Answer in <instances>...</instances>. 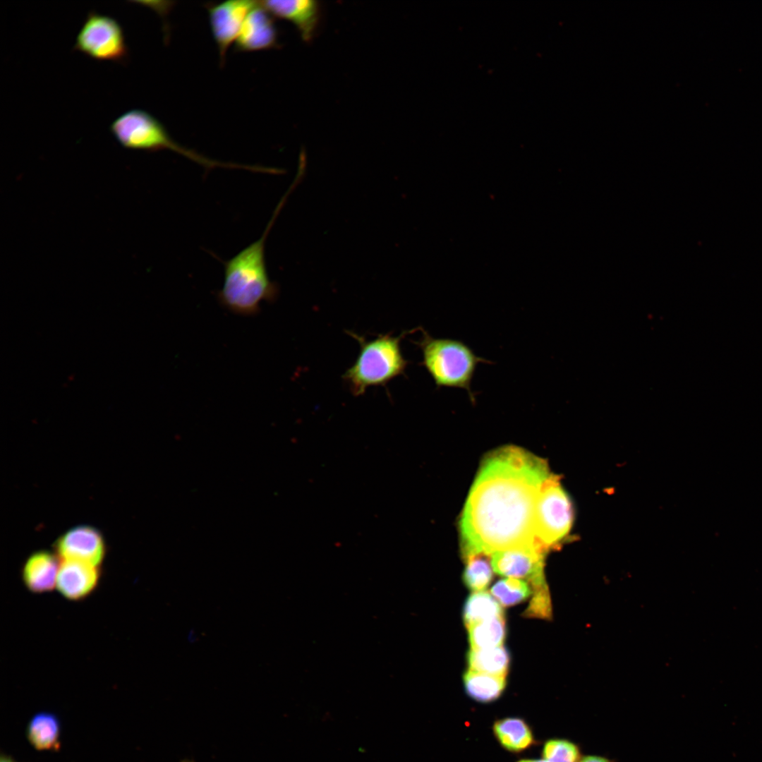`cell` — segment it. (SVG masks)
Instances as JSON below:
<instances>
[{"mask_svg": "<svg viewBox=\"0 0 762 762\" xmlns=\"http://www.w3.org/2000/svg\"><path fill=\"white\" fill-rule=\"evenodd\" d=\"M550 475L544 459L524 449L508 446L489 453L480 464L461 515L463 557L540 547L535 540L536 506Z\"/></svg>", "mask_w": 762, "mask_h": 762, "instance_id": "1", "label": "cell"}, {"mask_svg": "<svg viewBox=\"0 0 762 762\" xmlns=\"http://www.w3.org/2000/svg\"><path fill=\"white\" fill-rule=\"evenodd\" d=\"M275 210L262 236L224 264V283L218 293L220 303L241 315L257 313L262 301L275 298L276 284L269 278L265 262V242L284 203Z\"/></svg>", "mask_w": 762, "mask_h": 762, "instance_id": "2", "label": "cell"}, {"mask_svg": "<svg viewBox=\"0 0 762 762\" xmlns=\"http://www.w3.org/2000/svg\"><path fill=\"white\" fill-rule=\"evenodd\" d=\"M422 337L414 342L422 353L421 365L425 368L437 388L464 389L471 402L476 401L477 394L472 390V381L480 363L492 361L476 355L473 349L459 339L435 338L420 328Z\"/></svg>", "mask_w": 762, "mask_h": 762, "instance_id": "3", "label": "cell"}, {"mask_svg": "<svg viewBox=\"0 0 762 762\" xmlns=\"http://www.w3.org/2000/svg\"><path fill=\"white\" fill-rule=\"evenodd\" d=\"M409 332L397 337L380 334L368 341L349 332L360 346L358 357L342 376L351 393L357 397L370 387L385 386L395 377L404 375L409 364L404 358L401 341Z\"/></svg>", "mask_w": 762, "mask_h": 762, "instance_id": "4", "label": "cell"}, {"mask_svg": "<svg viewBox=\"0 0 762 762\" xmlns=\"http://www.w3.org/2000/svg\"><path fill=\"white\" fill-rule=\"evenodd\" d=\"M110 131L128 149L153 152L169 150L207 169L229 167L228 163L208 159L178 144L156 118L142 109H131L120 115L111 124Z\"/></svg>", "mask_w": 762, "mask_h": 762, "instance_id": "5", "label": "cell"}, {"mask_svg": "<svg viewBox=\"0 0 762 762\" xmlns=\"http://www.w3.org/2000/svg\"><path fill=\"white\" fill-rule=\"evenodd\" d=\"M574 509L558 476L551 475L538 496L534 523L536 543L546 551L561 542L569 533Z\"/></svg>", "mask_w": 762, "mask_h": 762, "instance_id": "6", "label": "cell"}, {"mask_svg": "<svg viewBox=\"0 0 762 762\" xmlns=\"http://www.w3.org/2000/svg\"><path fill=\"white\" fill-rule=\"evenodd\" d=\"M74 49L98 61L124 63L128 56L123 29L108 16L90 12L75 38Z\"/></svg>", "mask_w": 762, "mask_h": 762, "instance_id": "7", "label": "cell"}, {"mask_svg": "<svg viewBox=\"0 0 762 762\" xmlns=\"http://www.w3.org/2000/svg\"><path fill=\"white\" fill-rule=\"evenodd\" d=\"M546 552L532 546L494 552L491 555L493 571L499 575L526 579L532 590L547 586L543 573Z\"/></svg>", "mask_w": 762, "mask_h": 762, "instance_id": "8", "label": "cell"}, {"mask_svg": "<svg viewBox=\"0 0 762 762\" xmlns=\"http://www.w3.org/2000/svg\"><path fill=\"white\" fill-rule=\"evenodd\" d=\"M258 4L257 1L229 0L207 6L210 26L221 64L224 63L226 52L236 42L246 17Z\"/></svg>", "mask_w": 762, "mask_h": 762, "instance_id": "9", "label": "cell"}, {"mask_svg": "<svg viewBox=\"0 0 762 762\" xmlns=\"http://www.w3.org/2000/svg\"><path fill=\"white\" fill-rule=\"evenodd\" d=\"M56 551L64 560L85 562L99 566L106 554V545L99 531L89 526H78L61 536Z\"/></svg>", "mask_w": 762, "mask_h": 762, "instance_id": "10", "label": "cell"}, {"mask_svg": "<svg viewBox=\"0 0 762 762\" xmlns=\"http://www.w3.org/2000/svg\"><path fill=\"white\" fill-rule=\"evenodd\" d=\"M100 576L97 566L78 560H64L59 566L56 587L64 598L80 601L95 591Z\"/></svg>", "mask_w": 762, "mask_h": 762, "instance_id": "11", "label": "cell"}, {"mask_svg": "<svg viewBox=\"0 0 762 762\" xmlns=\"http://www.w3.org/2000/svg\"><path fill=\"white\" fill-rule=\"evenodd\" d=\"M273 16L258 1L246 17L235 42L237 52L270 49L278 45V32Z\"/></svg>", "mask_w": 762, "mask_h": 762, "instance_id": "12", "label": "cell"}, {"mask_svg": "<svg viewBox=\"0 0 762 762\" xmlns=\"http://www.w3.org/2000/svg\"><path fill=\"white\" fill-rule=\"evenodd\" d=\"M260 4L272 16L291 22L298 29L301 37L309 42L318 28L320 9L318 1L313 0H268Z\"/></svg>", "mask_w": 762, "mask_h": 762, "instance_id": "13", "label": "cell"}, {"mask_svg": "<svg viewBox=\"0 0 762 762\" xmlns=\"http://www.w3.org/2000/svg\"><path fill=\"white\" fill-rule=\"evenodd\" d=\"M59 562L53 553L40 550L30 555L22 569V581L32 593H49L55 588Z\"/></svg>", "mask_w": 762, "mask_h": 762, "instance_id": "14", "label": "cell"}, {"mask_svg": "<svg viewBox=\"0 0 762 762\" xmlns=\"http://www.w3.org/2000/svg\"><path fill=\"white\" fill-rule=\"evenodd\" d=\"M25 735L29 744L38 751H56L61 746V722L54 713L42 711L29 720Z\"/></svg>", "mask_w": 762, "mask_h": 762, "instance_id": "15", "label": "cell"}, {"mask_svg": "<svg viewBox=\"0 0 762 762\" xmlns=\"http://www.w3.org/2000/svg\"><path fill=\"white\" fill-rule=\"evenodd\" d=\"M492 732L502 747L512 753L522 752L535 742L531 728L523 718L518 717L495 720Z\"/></svg>", "mask_w": 762, "mask_h": 762, "instance_id": "16", "label": "cell"}, {"mask_svg": "<svg viewBox=\"0 0 762 762\" xmlns=\"http://www.w3.org/2000/svg\"><path fill=\"white\" fill-rule=\"evenodd\" d=\"M464 687L468 696L480 703L497 700L504 691L506 677L488 675L468 670L464 675Z\"/></svg>", "mask_w": 762, "mask_h": 762, "instance_id": "17", "label": "cell"}, {"mask_svg": "<svg viewBox=\"0 0 762 762\" xmlns=\"http://www.w3.org/2000/svg\"><path fill=\"white\" fill-rule=\"evenodd\" d=\"M509 654L502 646L485 649H471L468 654L469 670L497 676H507Z\"/></svg>", "mask_w": 762, "mask_h": 762, "instance_id": "18", "label": "cell"}, {"mask_svg": "<svg viewBox=\"0 0 762 762\" xmlns=\"http://www.w3.org/2000/svg\"><path fill=\"white\" fill-rule=\"evenodd\" d=\"M471 649H485L502 646L506 636L504 616L490 619L467 627Z\"/></svg>", "mask_w": 762, "mask_h": 762, "instance_id": "19", "label": "cell"}, {"mask_svg": "<svg viewBox=\"0 0 762 762\" xmlns=\"http://www.w3.org/2000/svg\"><path fill=\"white\" fill-rule=\"evenodd\" d=\"M500 616H504L501 605L488 592H473L465 602L463 619L466 627Z\"/></svg>", "mask_w": 762, "mask_h": 762, "instance_id": "20", "label": "cell"}, {"mask_svg": "<svg viewBox=\"0 0 762 762\" xmlns=\"http://www.w3.org/2000/svg\"><path fill=\"white\" fill-rule=\"evenodd\" d=\"M466 567L463 573L464 584L474 592L484 591L492 578L491 556L476 554L464 558Z\"/></svg>", "mask_w": 762, "mask_h": 762, "instance_id": "21", "label": "cell"}, {"mask_svg": "<svg viewBox=\"0 0 762 762\" xmlns=\"http://www.w3.org/2000/svg\"><path fill=\"white\" fill-rule=\"evenodd\" d=\"M490 592L498 603L504 607L521 603L532 595L531 587L526 581L510 577L496 582Z\"/></svg>", "mask_w": 762, "mask_h": 762, "instance_id": "22", "label": "cell"}, {"mask_svg": "<svg viewBox=\"0 0 762 762\" xmlns=\"http://www.w3.org/2000/svg\"><path fill=\"white\" fill-rule=\"evenodd\" d=\"M582 756L579 746L567 739H550L542 749L543 758L550 762H579Z\"/></svg>", "mask_w": 762, "mask_h": 762, "instance_id": "23", "label": "cell"}, {"mask_svg": "<svg viewBox=\"0 0 762 762\" xmlns=\"http://www.w3.org/2000/svg\"><path fill=\"white\" fill-rule=\"evenodd\" d=\"M530 605L525 615L531 617L545 618L550 615V602L548 587L532 591Z\"/></svg>", "mask_w": 762, "mask_h": 762, "instance_id": "24", "label": "cell"}, {"mask_svg": "<svg viewBox=\"0 0 762 762\" xmlns=\"http://www.w3.org/2000/svg\"><path fill=\"white\" fill-rule=\"evenodd\" d=\"M579 762H615L613 760L600 755H583Z\"/></svg>", "mask_w": 762, "mask_h": 762, "instance_id": "25", "label": "cell"}, {"mask_svg": "<svg viewBox=\"0 0 762 762\" xmlns=\"http://www.w3.org/2000/svg\"><path fill=\"white\" fill-rule=\"evenodd\" d=\"M516 762H550V761H547L545 759H543L542 758H537V759H521V760H519V761H518Z\"/></svg>", "mask_w": 762, "mask_h": 762, "instance_id": "26", "label": "cell"}]
</instances>
